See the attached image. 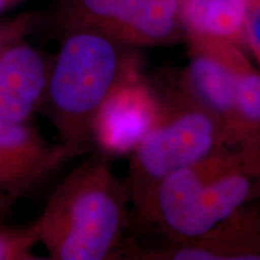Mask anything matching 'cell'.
<instances>
[{"label":"cell","mask_w":260,"mask_h":260,"mask_svg":"<svg viewBox=\"0 0 260 260\" xmlns=\"http://www.w3.org/2000/svg\"><path fill=\"white\" fill-rule=\"evenodd\" d=\"M9 6H8V4H6V3L4 2V0H0V12L2 11H4L5 9H8Z\"/></svg>","instance_id":"cell-18"},{"label":"cell","mask_w":260,"mask_h":260,"mask_svg":"<svg viewBox=\"0 0 260 260\" xmlns=\"http://www.w3.org/2000/svg\"><path fill=\"white\" fill-rule=\"evenodd\" d=\"M236 112L234 142L243 144L260 136V73L253 67L247 52L235 58Z\"/></svg>","instance_id":"cell-11"},{"label":"cell","mask_w":260,"mask_h":260,"mask_svg":"<svg viewBox=\"0 0 260 260\" xmlns=\"http://www.w3.org/2000/svg\"><path fill=\"white\" fill-rule=\"evenodd\" d=\"M4 2L6 3V4H8V6H9V8H11V6H12V5L17 4V3H19V2H22V0H4Z\"/></svg>","instance_id":"cell-17"},{"label":"cell","mask_w":260,"mask_h":260,"mask_svg":"<svg viewBox=\"0 0 260 260\" xmlns=\"http://www.w3.org/2000/svg\"><path fill=\"white\" fill-rule=\"evenodd\" d=\"M245 31L247 51L260 67V0H247Z\"/></svg>","instance_id":"cell-15"},{"label":"cell","mask_w":260,"mask_h":260,"mask_svg":"<svg viewBox=\"0 0 260 260\" xmlns=\"http://www.w3.org/2000/svg\"><path fill=\"white\" fill-rule=\"evenodd\" d=\"M260 199V136L172 172L130 210V230L159 240L199 236Z\"/></svg>","instance_id":"cell-1"},{"label":"cell","mask_w":260,"mask_h":260,"mask_svg":"<svg viewBox=\"0 0 260 260\" xmlns=\"http://www.w3.org/2000/svg\"><path fill=\"white\" fill-rule=\"evenodd\" d=\"M184 34H197L247 51V0H177Z\"/></svg>","instance_id":"cell-10"},{"label":"cell","mask_w":260,"mask_h":260,"mask_svg":"<svg viewBox=\"0 0 260 260\" xmlns=\"http://www.w3.org/2000/svg\"><path fill=\"white\" fill-rule=\"evenodd\" d=\"M40 242L35 220L27 226L0 225V260H38L32 248Z\"/></svg>","instance_id":"cell-13"},{"label":"cell","mask_w":260,"mask_h":260,"mask_svg":"<svg viewBox=\"0 0 260 260\" xmlns=\"http://www.w3.org/2000/svg\"><path fill=\"white\" fill-rule=\"evenodd\" d=\"M139 50L89 29H67L41 105L73 158L94 146L96 113L113 87L142 67Z\"/></svg>","instance_id":"cell-3"},{"label":"cell","mask_w":260,"mask_h":260,"mask_svg":"<svg viewBox=\"0 0 260 260\" xmlns=\"http://www.w3.org/2000/svg\"><path fill=\"white\" fill-rule=\"evenodd\" d=\"M15 201L16 199H14L12 197H10V195L0 191V218L9 213V211L11 210L12 205H14Z\"/></svg>","instance_id":"cell-16"},{"label":"cell","mask_w":260,"mask_h":260,"mask_svg":"<svg viewBox=\"0 0 260 260\" xmlns=\"http://www.w3.org/2000/svg\"><path fill=\"white\" fill-rule=\"evenodd\" d=\"M48 175L0 146V191L17 200L37 188Z\"/></svg>","instance_id":"cell-12"},{"label":"cell","mask_w":260,"mask_h":260,"mask_svg":"<svg viewBox=\"0 0 260 260\" xmlns=\"http://www.w3.org/2000/svg\"><path fill=\"white\" fill-rule=\"evenodd\" d=\"M65 29H89L126 46H170L184 38L177 0H63Z\"/></svg>","instance_id":"cell-5"},{"label":"cell","mask_w":260,"mask_h":260,"mask_svg":"<svg viewBox=\"0 0 260 260\" xmlns=\"http://www.w3.org/2000/svg\"><path fill=\"white\" fill-rule=\"evenodd\" d=\"M183 39L188 46V64L177 80L222 125L228 145L236 146L235 58L242 48L189 32Z\"/></svg>","instance_id":"cell-7"},{"label":"cell","mask_w":260,"mask_h":260,"mask_svg":"<svg viewBox=\"0 0 260 260\" xmlns=\"http://www.w3.org/2000/svg\"><path fill=\"white\" fill-rule=\"evenodd\" d=\"M35 23L32 14L21 15L18 17L0 21V57L16 42L24 40L25 35L30 31Z\"/></svg>","instance_id":"cell-14"},{"label":"cell","mask_w":260,"mask_h":260,"mask_svg":"<svg viewBox=\"0 0 260 260\" xmlns=\"http://www.w3.org/2000/svg\"><path fill=\"white\" fill-rule=\"evenodd\" d=\"M130 210L123 180L98 151L51 194L37 219L40 242L54 260L117 259L128 242Z\"/></svg>","instance_id":"cell-2"},{"label":"cell","mask_w":260,"mask_h":260,"mask_svg":"<svg viewBox=\"0 0 260 260\" xmlns=\"http://www.w3.org/2000/svg\"><path fill=\"white\" fill-rule=\"evenodd\" d=\"M121 258L135 260H260V199L245 205L199 236L133 245Z\"/></svg>","instance_id":"cell-6"},{"label":"cell","mask_w":260,"mask_h":260,"mask_svg":"<svg viewBox=\"0 0 260 260\" xmlns=\"http://www.w3.org/2000/svg\"><path fill=\"white\" fill-rule=\"evenodd\" d=\"M157 93V118L129 154L123 180L132 209L172 172L229 146L222 125L177 76Z\"/></svg>","instance_id":"cell-4"},{"label":"cell","mask_w":260,"mask_h":260,"mask_svg":"<svg viewBox=\"0 0 260 260\" xmlns=\"http://www.w3.org/2000/svg\"><path fill=\"white\" fill-rule=\"evenodd\" d=\"M159 110L157 89L141 68L125 75L100 106L93 124V144L109 155L134 151L153 125Z\"/></svg>","instance_id":"cell-8"},{"label":"cell","mask_w":260,"mask_h":260,"mask_svg":"<svg viewBox=\"0 0 260 260\" xmlns=\"http://www.w3.org/2000/svg\"><path fill=\"white\" fill-rule=\"evenodd\" d=\"M52 63L24 40L0 57V122H29L44 100Z\"/></svg>","instance_id":"cell-9"}]
</instances>
